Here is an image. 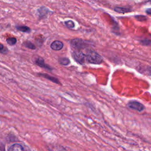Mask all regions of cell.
<instances>
[{"label":"cell","instance_id":"cell-1","mask_svg":"<svg viewBox=\"0 0 151 151\" xmlns=\"http://www.w3.org/2000/svg\"><path fill=\"white\" fill-rule=\"evenodd\" d=\"M85 53L86 62L91 64H99L102 63V57L94 50L91 48L86 49Z\"/></svg>","mask_w":151,"mask_h":151},{"label":"cell","instance_id":"cell-17","mask_svg":"<svg viewBox=\"0 0 151 151\" xmlns=\"http://www.w3.org/2000/svg\"><path fill=\"white\" fill-rule=\"evenodd\" d=\"M146 12L149 14V15H151V8H148L146 10Z\"/></svg>","mask_w":151,"mask_h":151},{"label":"cell","instance_id":"cell-6","mask_svg":"<svg viewBox=\"0 0 151 151\" xmlns=\"http://www.w3.org/2000/svg\"><path fill=\"white\" fill-rule=\"evenodd\" d=\"M63 46H64L63 43L61 41H58V40L53 41L50 45L51 49H52L53 50H55V51H59V50H61L63 48Z\"/></svg>","mask_w":151,"mask_h":151},{"label":"cell","instance_id":"cell-7","mask_svg":"<svg viewBox=\"0 0 151 151\" xmlns=\"http://www.w3.org/2000/svg\"><path fill=\"white\" fill-rule=\"evenodd\" d=\"M38 75H39L40 76H41V77H44V78H45L49 80L50 81H52V82H53V83H56V84H60V81H59V80H58L57 78H56V77H53V76H50V75H49V74H45V73H38Z\"/></svg>","mask_w":151,"mask_h":151},{"label":"cell","instance_id":"cell-14","mask_svg":"<svg viewBox=\"0 0 151 151\" xmlns=\"http://www.w3.org/2000/svg\"><path fill=\"white\" fill-rule=\"evenodd\" d=\"M7 43L10 45H13L16 44L17 42V39L14 37H11L6 39Z\"/></svg>","mask_w":151,"mask_h":151},{"label":"cell","instance_id":"cell-15","mask_svg":"<svg viewBox=\"0 0 151 151\" xmlns=\"http://www.w3.org/2000/svg\"><path fill=\"white\" fill-rule=\"evenodd\" d=\"M64 24L67 27V28H73L74 27V23L73 21H72L71 20H68V21H66L65 22H64Z\"/></svg>","mask_w":151,"mask_h":151},{"label":"cell","instance_id":"cell-16","mask_svg":"<svg viewBox=\"0 0 151 151\" xmlns=\"http://www.w3.org/2000/svg\"><path fill=\"white\" fill-rule=\"evenodd\" d=\"M136 18H137V20H139V21H144L142 18H145L146 17H145V16H142V15H138V16H136L135 17Z\"/></svg>","mask_w":151,"mask_h":151},{"label":"cell","instance_id":"cell-3","mask_svg":"<svg viewBox=\"0 0 151 151\" xmlns=\"http://www.w3.org/2000/svg\"><path fill=\"white\" fill-rule=\"evenodd\" d=\"M73 57L74 60L80 64H84L86 61L85 53L82 50H74L73 52Z\"/></svg>","mask_w":151,"mask_h":151},{"label":"cell","instance_id":"cell-18","mask_svg":"<svg viewBox=\"0 0 151 151\" xmlns=\"http://www.w3.org/2000/svg\"><path fill=\"white\" fill-rule=\"evenodd\" d=\"M4 48V46L2 44L0 43V51H1V52H2V50H3Z\"/></svg>","mask_w":151,"mask_h":151},{"label":"cell","instance_id":"cell-10","mask_svg":"<svg viewBox=\"0 0 151 151\" xmlns=\"http://www.w3.org/2000/svg\"><path fill=\"white\" fill-rule=\"evenodd\" d=\"M16 28L21 31V32H29L31 31V29L25 25H20V26H17Z\"/></svg>","mask_w":151,"mask_h":151},{"label":"cell","instance_id":"cell-19","mask_svg":"<svg viewBox=\"0 0 151 151\" xmlns=\"http://www.w3.org/2000/svg\"><path fill=\"white\" fill-rule=\"evenodd\" d=\"M149 72L150 74L151 75V67H150V68H149Z\"/></svg>","mask_w":151,"mask_h":151},{"label":"cell","instance_id":"cell-4","mask_svg":"<svg viewBox=\"0 0 151 151\" xmlns=\"http://www.w3.org/2000/svg\"><path fill=\"white\" fill-rule=\"evenodd\" d=\"M32 61L35 64L38 65V66H40L42 68H45V69L48 70H52V68L50 65H47L45 63L44 58L41 57H40V56H38V55H34L33 57H32Z\"/></svg>","mask_w":151,"mask_h":151},{"label":"cell","instance_id":"cell-9","mask_svg":"<svg viewBox=\"0 0 151 151\" xmlns=\"http://www.w3.org/2000/svg\"><path fill=\"white\" fill-rule=\"evenodd\" d=\"M114 10L116 12H117L119 13H126V12H129L132 11L131 9L128 8H124V7H115Z\"/></svg>","mask_w":151,"mask_h":151},{"label":"cell","instance_id":"cell-12","mask_svg":"<svg viewBox=\"0 0 151 151\" xmlns=\"http://www.w3.org/2000/svg\"><path fill=\"white\" fill-rule=\"evenodd\" d=\"M58 62L63 65H67L70 63V60L66 57H61L58 58Z\"/></svg>","mask_w":151,"mask_h":151},{"label":"cell","instance_id":"cell-2","mask_svg":"<svg viewBox=\"0 0 151 151\" xmlns=\"http://www.w3.org/2000/svg\"><path fill=\"white\" fill-rule=\"evenodd\" d=\"M72 48L74 50H82L87 48V43L80 38H74L70 42Z\"/></svg>","mask_w":151,"mask_h":151},{"label":"cell","instance_id":"cell-8","mask_svg":"<svg viewBox=\"0 0 151 151\" xmlns=\"http://www.w3.org/2000/svg\"><path fill=\"white\" fill-rule=\"evenodd\" d=\"M8 151H24V149L20 144L15 143L9 147Z\"/></svg>","mask_w":151,"mask_h":151},{"label":"cell","instance_id":"cell-11","mask_svg":"<svg viewBox=\"0 0 151 151\" xmlns=\"http://www.w3.org/2000/svg\"><path fill=\"white\" fill-rule=\"evenodd\" d=\"M23 45L25 46V47H27L28 48H29V49H31V50H35L36 48L35 45L32 42H31L29 41H24L23 42Z\"/></svg>","mask_w":151,"mask_h":151},{"label":"cell","instance_id":"cell-5","mask_svg":"<svg viewBox=\"0 0 151 151\" xmlns=\"http://www.w3.org/2000/svg\"><path fill=\"white\" fill-rule=\"evenodd\" d=\"M127 106L130 109L136 110L138 111H142L145 109L144 105L137 101H130L128 103Z\"/></svg>","mask_w":151,"mask_h":151},{"label":"cell","instance_id":"cell-13","mask_svg":"<svg viewBox=\"0 0 151 151\" xmlns=\"http://www.w3.org/2000/svg\"><path fill=\"white\" fill-rule=\"evenodd\" d=\"M38 11L39 12V14L41 17H44L49 12V10L48 8L44 6H42V7H41L40 9H38Z\"/></svg>","mask_w":151,"mask_h":151}]
</instances>
